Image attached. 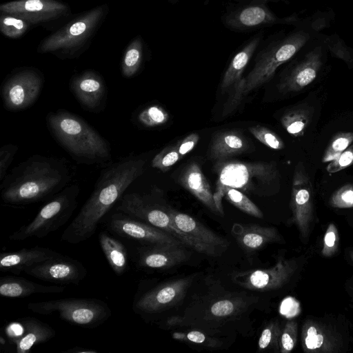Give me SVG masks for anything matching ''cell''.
<instances>
[{
    "label": "cell",
    "mask_w": 353,
    "mask_h": 353,
    "mask_svg": "<svg viewBox=\"0 0 353 353\" xmlns=\"http://www.w3.org/2000/svg\"><path fill=\"white\" fill-rule=\"evenodd\" d=\"M0 10L29 23H38L65 14L68 6L56 0H17L1 5Z\"/></svg>",
    "instance_id": "d6986e66"
},
{
    "label": "cell",
    "mask_w": 353,
    "mask_h": 353,
    "mask_svg": "<svg viewBox=\"0 0 353 353\" xmlns=\"http://www.w3.org/2000/svg\"><path fill=\"white\" fill-rule=\"evenodd\" d=\"M218 174L214 198L219 214L224 215L222 199L228 188L263 195L279 183L275 162H241L220 160L214 166Z\"/></svg>",
    "instance_id": "277c9868"
},
{
    "label": "cell",
    "mask_w": 353,
    "mask_h": 353,
    "mask_svg": "<svg viewBox=\"0 0 353 353\" xmlns=\"http://www.w3.org/2000/svg\"><path fill=\"white\" fill-rule=\"evenodd\" d=\"M298 339V323L294 320H288L282 328L280 337L281 353H289L295 347Z\"/></svg>",
    "instance_id": "60d3db41"
},
{
    "label": "cell",
    "mask_w": 353,
    "mask_h": 353,
    "mask_svg": "<svg viewBox=\"0 0 353 353\" xmlns=\"http://www.w3.org/2000/svg\"><path fill=\"white\" fill-rule=\"evenodd\" d=\"M344 288L350 299L353 302V275L345 281Z\"/></svg>",
    "instance_id": "c3c4849f"
},
{
    "label": "cell",
    "mask_w": 353,
    "mask_h": 353,
    "mask_svg": "<svg viewBox=\"0 0 353 353\" xmlns=\"http://www.w3.org/2000/svg\"><path fill=\"white\" fill-rule=\"evenodd\" d=\"M249 132L261 143L274 150L285 148L283 140L270 129L262 126L254 125L248 128Z\"/></svg>",
    "instance_id": "74e56055"
},
{
    "label": "cell",
    "mask_w": 353,
    "mask_h": 353,
    "mask_svg": "<svg viewBox=\"0 0 353 353\" xmlns=\"http://www.w3.org/2000/svg\"><path fill=\"white\" fill-rule=\"evenodd\" d=\"M19 150L15 144H6L0 148V181H2L7 174V171L11 165L15 154Z\"/></svg>",
    "instance_id": "f6af8a7d"
},
{
    "label": "cell",
    "mask_w": 353,
    "mask_h": 353,
    "mask_svg": "<svg viewBox=\"0 0 353 353\" xmlns=\"http://www.w3.org/2000/svg\"><path fill=\"white\" fill-rule=\"evenodd\" d=\"M46 121L54 139L78 163L100 164L111 159L109 143L80 116L58 110L49 112Z\"/></svg>",
    "instance_id": "3957f363"
},
{
    "label": "cell",
    "mask_w": 353,
    "mask_h": 353,
    "mask_svg": "<svg viewBox=\"0 0 353 353\" xmlns=\"http://www.w3.org/2000/svg\"><path fill=\"white\" fill-rule=\"evenodd\" d=\"M178 181L183 188L194 195L210 211L219 214L214 192L198 163L192 162L188 164L181 172Z\"/></svg>",
    "instance_id": "cb8c5ba5"
},
{
    "label": "cell",
    "mask_w": 353,
    "mask_h": 353,
    "mask_svg": "<svg viewBox=\"0 0 353 353\" xmlns=\"http://www.w3.org/2000/svg\"><path fill=\"white\" fill-rule=\"evenodd\" d=\"M224 197L244 213L256 218H263L262 211L243 192L234 188H228Z\"/></svg>",
    "instance_id": "836d02e7"
},
{
    "label": "cell",
    "mask_w": 353,
    "mask_h": 353,
    "mask_svg": "<svg viewBox=\"0 0 353 353\" xmlns=\"http://www.w3.org/2000/svg\"><path fill=\"white\" fill-rule=\"evenodd\" d=\"M23 272L47 282L77 285L85 279L88 271L78 260L61 254L26 268Z\"/></svg>",
    "instance_id": "e0dca14e"
},
{
    "label": "cell",
    "mask_w": 353,
    "mask_h": 353,
    "mask_svg": "<svg viewBox=\"0 0 353 353\" xmlns=\"http://www.w3.org/2000/svg\"><path fill=\"white\" fill-rule=\"evenodd\" d=\"M353 337L350 323L343 314L307 316L301 328V344L307 353H346Z\"/></svg>",
    "instance_id": "8992f818"
},
{
    "label": "cell",
    "mask_w": 353,
    "mask_h": 353,
    "mask_svg": "<svg viewBox=\"0 0 353 353\" xmlns=\"http://www.w3.org/2000/svg\"><path fill=\"white\" fill-rule=\"evenodd\" d=\"M79 347H74L73 349H70L67 350V352H72V353H97V352L93 350L90 349H85L83 347H80V350H79Z\"/></svg>",
    "instance_id": "681fc988"
},
{
    "label": "cell",
    "mask_w": 353,
    "mask_h": 353,
    "mask_svg": "<svg viewBox=\"0 0 353 353\" xmlns=\"http://www.w3.org/2000/svg\"><path fill=\"white\" fill-rule=\"evenodd\" d=\"M249 148L247 139L240 132L225 130L214 137L210 148V157L222 160L245 152Z\"/></svg>",
    "instance_id": "4316f807"
},
{
    "label": "cell",
    "mask_w": 353,
    "mask_h": 353,
    "mask_svg": "<svg viewBox=\"0 0 353 353\" xmlns=\"http://www.w3.org/2000/svg\"><path fill=\"white\" fill-rule=\"evenodd\" d=\"M136 120L143 127L155 128L165 124L169 120V114L161 106L151 105L141 110Z\"/></svg>",
    "instance_id": "d6a6232c"
},
{
    "label": "cell",
    "mask_w": 353,
    "mask_h": 353,
    "mask_svg": "<svg viewBox=\"0 0 353 353\" xmlns=\"http://www.w3.org/2000/svg\"><path fill=\"white\" fill-rule=\"evenodd\" d=\"M180 159L181 157L176 145H170L165 148L154 157L151 165L162 172H166Z\"/></svg>",
    "instance_id": "f35d334b"
},
{
    "label": "cell",
    "mask_w": 353,
    "mask_h": 353,
    "mask_svg": "<svg viewBox=\"0 0 353 353\" xmlns=\"http://www.w3.org/2000/svg\"><path fill=\"white\" fill-rule=\"evenodd\" d=\"M21 322L22 334L13 341L17 353H27L33 347L50 341L56 335L50 325L34 317L23 318Z\"/></svg>",
    "instance_id": "d4e9b609"
},
{
    "label": "cell",
    "mask_w": 353,
    "mask_h": 353,
    "mask_svg": "<svg viewBox=\"0 0 353 353\" xmlns=\"http://www.w3.org/2000/svg\"><path fill=\"white\" fill-rule=\"evenodd\" d=\"M283 327L278 321L270 322L262 330L258 342L259 350L279 352L280 337Z\"/></svg>",
    "instance_id": "e575fe53"
},
{
    "label": "cell",
    "mask_w": 353,
    "mask_h": 353,
    "mask_svg": "<svg viewBox=\"0 0 353 353\" xmlns=\"http://www.w3.org/2000/svg\"><path fill=\"white\" fill-rule=\"evenodd\" d=\"M353 164V144L350 145L336 159L326 166L327 172L332 174L344 170Z\"/></svg>",
    "instance_id": "bcb514c9"
},
{
    "label": "cell",
    "mask_w": 353,
    "mask_h": 353,
    "mask_svg": "<svg viewBox=\"0 0 353 353\" xmlns=\"http://www.w3.org/2000/svg\"><path fill=\"white\" fill-rule=\"evenodd\" d=\"M102 14L101 7L87 12L44 40L39 52H53L77 47L89 37Z\"/></svg>",
    "instance_id": "2e32d148"
},
{
    "label": "cell",
    "mask_w": 353,
    "mask_h": 353,
    "mask_svg": "<svg viewBox=\"0 0 353 353\" xmlns=\"http://www.w3.org/2000/svg\"><path fill=\"white\" fill-rule=\"evenodd\" d=\"M117 210L142 220L179 240L185 247L198 252L194 242L178 230L166 207L156 202L153 196L137 192L124 194L119 201Z\"/></svg>",
    "instance_id": "9c48e42d"
},
{
    "label": "cell",
    "mask_w": 353,
    "mask_h": 353,
    "mask_svg": "<svg viewBox=\"0 0 353 353\" xmlns=\"http://www.w3.org/2000/svg\"><path fill=\"white\" fill-rule=\"evenodd\" d=\"M259 41L260 37H255L234 56L224 74L221 85L223 90L236 84L241 80L242 73L256 49Z\"/></svg>",
    "instance_id": "f1b7e54d"
},
{
    "label": "cell",
    "mask_w": 353,
    "mask_h": 353,
    "mask_svg": "<svg viewBox=\"0 0 353 353\" xmlns=\"http://www.w3.org/2000/svg\"><path fill=\"white\" fill-rule=\"evenodd\" d=\"M65 287L44 285L17 276L0 279V294L7 298H24L35 294H59Z\"/></svg>",
    "instance_id": "484cf974"
},
{
    "label": "cell",
    "mask_w": 353,
    "mask_h": 353,
    "mask_svg": "<svg viewBox=\"0 0 353 353\" xmlns=\"http://www.w3.org/2000/svg\"><path fill=\"white\" fill-rule=\"evenodd\" d=\"M60 254L50 248L40 246L2 252L0 254V270L19 275L26 268Z\"/></svg>",
    "instance_id": "603a6c76"
},
{
    "label": "cell",
    "mask_w": 353,
    "mask_h": 353,
    "mask_svg": "<svg viewBox=\"0 0 353 353\" xmlns=\"http://www.w3.org/2000/svg\"><path fill=\"white\" fill-rule=\"evenodd\" d=\"M309 259V255L286 259L279 257L274 266L267 269H257L239 272L236 283L248 290L271 291L287 285L297 278Z\"/></svg>",
    "instance_id": "30bf717a"
},
{
    "label": "cell",
    "mask_w": 353,
    "mask_h": 353,
    "mask_svg": "<svg viewBox=\"0 0 353 353\" xmlns=\"http://www.w3.org/2000/svg\"><path fill=\"white\" fill-rule=\"evenodd\" d=\"M28 26V21L13 15L6 14L0 17V30L4 35L10 38L21 36Z\"/></svg>",
    "instance_id": "8d00e7d4"
},
{
    "label": "cell",
    "mask_w": 353,
    "mask_h": 353,
    "mask_svg": "<svg viewBox=\"0 0 353 353\" xmlns=\"http://www.w3.org/2000/svg\"><path fill=\"white\" fill-rule=\"evenodd\" d=\"M353 142L352 132L337 133L331 140L322 157V162H330L338 158Z\"/></svg>",
    "instance_id": "d590c367"
},
{
    "label": "cell",
    "mask_w": 353,
    "mask_h": 353,
    "mask_svg": "<svg viewBox=\"0 0 353 353\" xmlns=\"http://www.w3.org/2000/svg\"><path fill=\"white\" fill-rule=\"evenodd\" d=\"M199 141V135L197 133H192L179 141L176 144V146L181 159L191 152L196 145Z\"/></svg>",
    "instance_id": "7dc6e473"
},
{
    "label": "cell",
    "mask_w": 353,
    "mask_h": 353,
    "mask_svg": "<svg viewBox=\"0 0 353 353\" xmlns=\"http://www.w3.org/2000/svg\"><path fill=\"white\" fill-rule=\"evenodd\" d=\"M239 308V303L234 299H220L214 301L209 307L210 316L223 319L234 314Z\"/></svg>",
    "instance_id": "7bdbcfd3"
},
{
    "label": "cell",
    "mask_w": 353,
    "mask_h": 353,
    "mask_svg": "<svg viewBox=\"0 0 353 353\" xmlns=\"http://www.w3.org/2000/svg\"><path fill=\"white\" fill-rule=\"evenodd\" d=\"M166 210L178 230L190 237L196 245L198 252L210 256H218L229 246V242L199 221L170 207Z\"/></svg>",
    "instance_id": "9a60e30c"
},
{
    "label": "cell",
    "mask_w": 353,
    "mask_h": 353,
    "mask_svg": "<svg viewBox=\"0 0 353 353\" xmlns=\"http://www.w3.org/2000/svg\"><path fill=\"white\" fill-rule=\"evenodd\" d=\"M70 92L81 107L90 112L103 110L107 100V87L103 79L92 70L73 77L69 83Z\"/></svg>",
    "instance_id": "ac0fdd59"
},
{
    "label": "cell",
    "mask_w": 353,
    "mask_h": 353,
    "mask_svg": "<svg viewBox=\"0 0 353 353\" xmlns=\"http://www.w3.org/2000/svg\"><path fill=\"white\" fill-rule=\"evenodd\" d=\"M108 228L116 234L146 245H183L171 234L142 220L118 211L108 222Z\"/></svg>",
    "instance_id": "4fadbf2b"
},
{
    "label": "cell",
    "mask_w": 353,
    "mask_h": 353,
    "mask_svg": "<svg viewBox=\"0 0 353 353\" xmlns=\"http://www.w3.org/2000/svg\"><path fill=\"white\" fill-rule=\"evenodd\" d=\"M143 58L142 43L139 38L134 39L126 49L122 63L121 72L123 77L130 78L139 71Z\"/></svg>",
    "instance_id": "1f68e13d"
},
{
    "label": "cell",
    "mask_w": 353,
    "mask_h": 353,
    "mask_svg": "<svg viewBox=\"0 0 353 353\" xmlns=\"http://www.w3.org/2000/svg\"><path fill=\"white\" fill-rule=\"evenodd\" d=\"M43 83L41 74L34 69H23L10 75L1 86L4 108L17 112L31 107L39 98Z\"/></svg>",
    "instance_id": "7c38bea8"
},
{
    "label": "cell",
    "mask_w": 353,
    "mask_h": 353,
    "mask_svg": "<svg viewBox=\"0 0 353 353\" xmlns=\"http://www.w3.org/2000/svg\"><path fill=\"white\" fill-rule=\"evenodd\" d=\"M74 175L66 159L34 154L6 174L0 186L1 198L14 206L49 201L71 183Z\"/></svg>",
    "instance_id": "7a4b0ae2"
},
{
    "label": "cell",
    "mask_w": 353,
    "mask_h": 353,
    "mask_svg": "<svg viewBox=\"0 0 353 353\" xmlns=\"http://www.w3.org/2000/svg\"><path fill=\"white\" fill-rule=\"evenodd\" d=\"M345 254L347 256L348 261L353 265V248H347Z\"/></svg>",
    "instance_id": "f907efd6"
},
{
    "label": "cell",
    "mask_w": 353,
    "mask_h": 353,
    "mask_svg": "<svg viewBox=\"0 0 353 353\" xmlns=\"http://www.w3.org/2000/svg\"><path fill=\"white\" fill-rule=\"evenodd\" d=\"M145 164L142 157L130 154L103 169L90 197L64 230L61 240L77 244L89 239L127 188L143 173Z\"/></svg>",
    "instance_id": "6da1fadb"
},
{
    "label": "cell",
    "mask_w": 353,
    "mask_h": 353,
    "mask_svg": "<svg viewBox=\"0 0 353 353\" xmlns=\"http://www.w3.org/2000/svg\"><path fill=\"white\" fill-rule=\"evenodd\" d=\"M310 38V32L299 30L263 51L249 74L234 84L230 101L232 108L239 105L247 94L270 81L277 68L292 58Z\"/></svg>",
    "instance_id": "5b68a950"
},
{
    "label": "cell",
    "mask_w": 353,
    "mask_h": 353,
    "mask_svg": "<svg viewBox=\"0 0 353 353\" xmlns=\"http://www.w3.org/2000/svg\"><path fill=\"white\" fill-rule=\"evenodd\" d=\"M291 224L295 225L301 242L307 244L316 221L313 189L303 164L299 163L294 170L290 199Z\"/></svg>",
    "instance_id": "8fae6325"
},
{
    "label": "cell",
    "mask_w": 353,
    "mask_h": 353,
    "mask_svg": "<svg viewBox=\"0 0 353 353\" xmlns=\"http://www.w3.org/2000/svg\"><path fill=\"white\" fill-rule=\"evenodd\" d=\"M79 192V184L67 185L48 201L32 221L10 235L9 239H41L57 231L68 221L77 208Z\"/></svg>",
    "instance_id": "52a82bcc"
},
{
    "label": "cell",
    "mask_w": 353,
    "mask_h": 353,
    "mask_svg": "<svg viewBox=\"0 0 353 353\" xmlns=\"http://www.w3.org/2000/svg\"><path fill=\"white\" fill-rule=\"evenodd\" d=\"M172 337L185 342L196 343L207 347L218 345V341L201 331L192 330L187 332H174Z\"/></svg>",
    "instance_id": "ee69618b"
},
{
    "label": "cell",
    "mask_w": 353,
    "mask_h": 353,
    "mask_svg": "<svg viewBox=\"0 0 353 353\" xmlns=\"http://www.w3.org/2000/svg\"><path fill=\"white\" fill-rule=\"evenodd\" d=\"M28 308L32 312L48 315L57 312L63 321L77 326L94 328L104 323L112 315L108 304L97 299L65 298L32 302Z\"/></svg>",
    "instance_id": "ba28073f"
},
{
    "label": "cell",
    "mask_w": 353,
    "mask_h": 353,
    "mask_svg": "<svg viewBox=\"0 0 353 353\" xmlns=\"http://www.w3.org/2000/svg\"><path fill=\"white\" fill-rule=\"evenodd\" d=\"M232 231L238 244L247 252L257 251L269 243H281L285 241L274 227L235 223Z\"/></svg>",
    "instance_id": "7402d4cb"
},
{
    "label": "cell",
    "mask_w": 353,
    "mask_h": 353,
    "mask_svg": "<svg viewBox=\"0 0 353 353\" xmlns=\"http://www.w3.org/2000/svg\"><path fill=\"white\" fill-rule=\"evenodd\" d=\"M183 245H145L137 249V263L140 268L164 270L186 261L189 252Z\"/></svg>",
    "instance_id": "44dd1931"
},
{
    "label": "cell",
    "mask_w": 353,
    "mask_h": 353,
    "mask_svg": "<svg viewBox=\"0 0 353 353\" xmlns=\"http://www.w3.org/2000/svg\"><path fill=\"white\" fill-rule=\"evenodd\" d=\"M328 203L336 209L353 208V184L347 183L336 190L330 196Z\"/></svg>",
    "instance_id": "ab89813d"
},
{
    "label": "cell",
    "mask_w": 353,
    "mask_h": 353,
    "mask_svg": "<svg viewBox=\"0 0 353 353\" xmlns=\"http://www.w3.org/2000/svg\"><path fill=\"white\" fill-rule=\"evenodd\" d=\"M101 249L113 272L123 275L128 268V254L124 245L106 232L99 234Z\"/></svg>",
    "instance_id": "83f0119b"
},
{
    "label": "cell",
    "mask_w": 353,
    "mask_h": 353,
    "mask_svg": "<svg viewBox=\"0 0 353 353\" xmlns=\"http://www.w3.org/2000/svg\"><path fill=\"white\" fill-rule=\"evenodd\" d=\"M312 112L306 107L291 109L281 118V123L292 136L301 137L304 134L310 121Z\"/></svg>",
    "instance_id": "4dcf8cb0"
},
{
    "label": "cell",
    "mask_w": 353,
    "mask_h": 353,
    "mask_svg": "<svg viewBox=\"0 0 353 353\" xmlns=\"http://www.w3.org/2000/svg\"><path fill=\"white\" fill-rule=\"evenodd\" d=\"M277 18L268 8L262 6H248L228 20V24L234 28H252L263 24L273 23Z\"/></svg>",
    "instance_id": "f546056e"
},
{
    "label": "cell",
    "mask_w": 353,
    "mask_h": 353,
    "mask_svg": "<svg viewBox=\"0 0 353 353\" xmlns=\"http://www.w3.org/2000/svg\"><path fill=\"white\" fill-rule=\"evenodd\" d=\"M323 49L317 46L309 51L281 80L280 92H297L310 85L316 78L323 65Z\"/></svg>",
    "instance_id": "ffe728a7"
},
{
    "label": "cell",
    "mask_w": 353,
    "mask_h": 353,
    "mask_svg": "<svg viewBox=\"0 0 353 353\" xmlns=\"http://www.w3.org/2000/svg\"><path fill=\"white\" fill-rule=\"evenodd\" d=\"M192 281V276H188L157 285L134 299L133 310L140 314L164 311L185 296Z\"/></svg>",
    "instance_id": "5bb4252c"
},
{
    "label": "cell",
    "mask_w": 353,
    "mask_h": 353,
    "mask_svg": "<svg viewBox=\"0 0 353 353\" xmlns=\"http://www.w3.org/2000/svg\"><path fill=\"white\" fill-rule=\"evenodd\" d=\"M339 246V234L336 225L330 223L323 239L321 254L323 257H332L338 253Z\"/></svg>",
    "instance_id": "b9f144b4"
}]
</instances>
